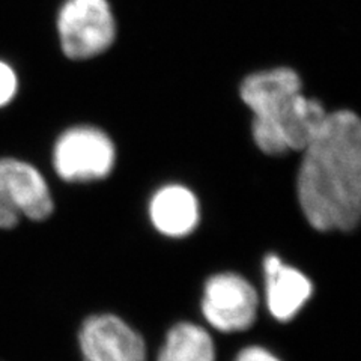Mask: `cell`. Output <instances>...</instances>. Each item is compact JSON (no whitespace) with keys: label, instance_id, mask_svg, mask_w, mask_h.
I'll use <instances>...</instances> for the list:
<instances>
[{"label":"cell","instance_id":"obj_1","mask_svg":"<svg viewBox=\"0 0 361 361\" xmlns=\"http://www.w3.org/2000/svg\"><path fill=\"white\" fill-rule=\"evenodd\" d=\"M297 193L313 229L351 232L361 214V122L351 110L326 113L302 149Z\"/></svg>","mask_w":361,"mask_h":361},{"label":"cell","instance_id":"obj_2","mask_svg":"<svg viewBox=\"0 0 361 361\" xmlns=\"http://www.w3.org/2000/svg\"><path fill=\"white\" fill-rule=\"evenodd\" d=\"M241 98L253 113L257 148L268 155L302 151L326 118L319 101L301 92L300 77L289 68L248 75L241 85Z\"/></svg>","mask_w":361,"mask_h":361},{"label":"cell","instance_id":"obj_3","mask_svg":"<svg viewBox=\"0 0 361 361\" xmlns=\"http://www.w3.org/2000/svg\"><path fill=\"white\" fill-rule=\"evenodd\" d=\"M54 203L47 180L35 166L13 157L0 158V229H13L21 217L42 221Z\"/></svg>","mask_w":361,"mask_h":361},{"label":"cell","instance_id":"obj_4","mask_svg":"<svg viewBox=\"0 0 361 361\" xmlns=\"http://www.w3.org/2000/svg\"><path fill=\"white\" fill-rule=\"evenodd\" d=\"M58 32L66 58L83 61L110 47L116 23L107 0H66L59 11Z\"/></svg>","mask_w":361,"mask_h":361},{"label":"cell","instance_id":"obj_5","mask_svg":"<svg viewBox=\"0 0 361 361\" xmlns=\"http://www.w3.org/2000/svg\"><path fill=\"white\" fill-rule=\"evenodd\" d=\"M115 164V146L109 135L94 127L66 130L53 149L54 171L68 183L106 178Z\"/></svg>","mask_w":361,"mask_h":361},{"label":"cell","instance_id":"obj_6","mask_svg":"<svg viewBox=\"0 0 361 361\" xmlns=\"http://www.w3.org/2000/svg\"><path fill=\"white\" fill-rule=\"evenodd\" d=\"M259 298L248 281L233 273L212 276L205 285L202 312L214 329L223 333L244 331L255 324Z\"/></svg>","mask_w":361,"mask_h":361},{"label":"cell","instance_id":"obj_7","mask_svg":"<svg viewBox=\"0 0 361 361\" xmlns=\"http://www.w3.org/2000/svg\"><path fill=\"white\" fill-rule=\"evenodd\" d=\"M83 361H146L142 336L115 314H95L87 318L80 334Z\"/></svg>","mask_w":361,"mask_h":361},{"label":"cell","instance_id":"obj_8","mask_svg":"<svg viewBox=\"0 0 361 361\" xmlns=\"http://www.w3.org/2000/svg\"><path fill=\"white\" fill-rule=\"evenodd\" d=\"M264 271L268 310L277 321L288 322L310 300L312 281L297 268L281 262L276 255L267 256Z\"/></svg>","mask_w":361,"mask_h":361},{"label":"cell","instance_id":"obj_9","mask_svg":"<svg viewBox=\"0 0 361 361\" xmlns=\"http://www.w3.org/2000/svg\"><path fill=\"white\" fill-rule=\"evenodd\" d=\"M149 214L158 232L179 238L193 232L197 226L199 203L188 188L167 185L152 197Z\"/></svg>","mask_w":361,"mask_h":361},{"label":"cell","instance_id":"obj_10","mask_svg":"<svg viewBox=\"0 0 361 361\" xmlns=\"http://www.w3.org/2000/svg\"><path fill=\"white\" fill-rule=\"evenodd\" d=\"M158 361H216V348L205 329L180 322L167 333Z\"/></svg>","mask_w":361,"mask_h":361},{"label":"cell","instance_id":"obj_11","mask_svg":"<svg viewBox=\"0 0 361 361\" xmlns=\"http://www.w3.org/2000/svg\"><path fill=\"white\" fill-rule=\"evenodd\" d=\"M18 89V78L14 68L0 61V107L8 106L14 99Z\"/></svg>","mask_w":361,"mask_h":361},{"label":"cell","instance_id":"obj_12","mask_svg":"<svg viewBox=\"0 0 361 361\" xmlns=\"http://www.w3.org/2000/svg\"><path fill=\"white\" fill-rule=\"evenodd\" d=\"M235 361H280L274 354H271L268 349L261 346H248L238 354Z\"/></svg>","mask_w":361,"mask_h":361}]
</instances>
